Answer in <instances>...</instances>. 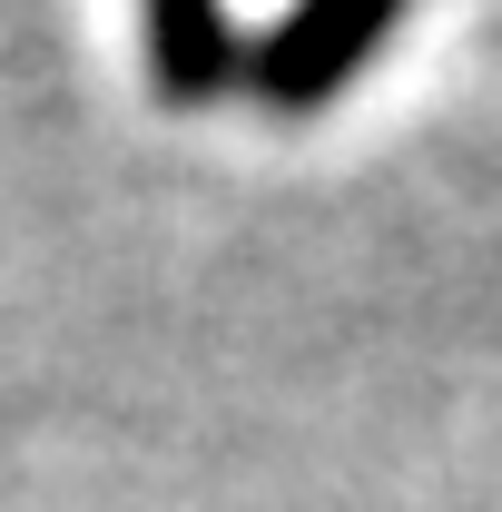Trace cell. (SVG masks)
<instances>
[{"label":"cell","mask_w":502,"mask_h":512,"mask_svg":"<svg viewBox=\"0 0 502 512\" xmlns=\"http://www.w3.org/2000/svg\"><path fill=\"white\" fill-rule=\"evenodd\" d=\"M138 40H148V89L168 109H217L227 89H247V50L227 0H138Z\"/></svg>","instance_id":"obj_2"},{"label":"cell","mask_w":502,"mask_h":512,"mask_svg":"<svg viewBox=\"0 0 502 512\" xmlns=\"http://www.w3.org/2000/svg\"><path fill=\"white\" fill-rule=\"evenodd\" d=\"M404 10H414V0H296L247 50V99L276 109V119H306L325 99H345L355 69L384 50V30H394Z\"/></svg>","instance_id":"obj_1"}]
</instances>
